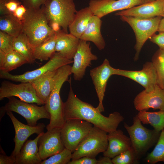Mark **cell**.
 <instances>
[{"instance_id":"cell-1","label":"cell","mask_w":164,"mask_h":164,"mask_svg":"<svg viewBox=\"0 0 164 164\" xmlns=\"http://www.w3.org/2000/svg\"><path fill=\"white\" fill-rule=\"evenodd\" d=\"M70 82L67 98L63 103L65 120L70 119L84 120L109 133L116 130L124 118L119 112L111 113L108 117L103 115L91 104L84 102L74 93Z\"/></svg>"},{"instance_id":"cell-2","label":"cell","mask_w":164,"mask_h":164,"mask_svg":"<svg viewBox=\"0 0 164 164\" xmlns=\"http://www.w3.org/2000/svg\"><path fill=\"white\" fill-rule=\"evenodd\" d=\"M71 66L69 64L63 66L56 71L54 77L50 96L44 105L50 116V122L46 127L47 130L55 128L61 129L65 122L63 113V102L60 92L63 83L68 80L72 73Z\"/></svg>"},{"instance_id":"cell-3","label":"cell","mask_w":164,"mask_h":164,"mask_svg":"<svg viewBox=\"0 0 164 164\" xmlns=\"http://www.w3.org/2000/svg\"><path fill=\"white\" fill-rule=\"evenodd\" d=\"M43 5L39 9H27L22 21V32L33 47L54 34L49 25Z\"/></svg>"},{"instance_id":"cell-4","label":"cell","mask_w":164,"mask_h":164,"mask_svg":"<svg viewBox=\"0 0 164 164\" xmlns=\"http://www.w3.org/2000/svg\"><path fill=\"white\" fill-rule=\"evenodd\" d=\"M124 127L129 136L131 146L139 160L150 149L155 146L161 133L143 126L137 114L133 118L132 125L130 126L125 123Z\"/></svg>"},{"instance_id":"cell-5","label":"cell","mask_w":164,"mask_h":164,"mask_svg":"<svg viewBox=\"0 0 164 164\" xmlns=\"http://www.w3.org/2000/svg\"><path fill=\"white\" fill-rule=\"evenodd\" d=\"M107 133L105 131L93 126L72 153V160L84 156L95 158L98 154L104 152L108 146Z\"/></svg>"},{"instance_id":"cell-6","label":"cell","mask_w":164,"mask_h":164,"mask_svg":"<svg viewBox=\"0 0 164 164\" xmlns=\"http://www.w3.org/2000/svg\"><path fill=\"white\" fill-rule=\"evenodd\" d=\"M162 17L158 16L150 19H141L130 16H120L121 20L130 25L135 34V61L138 60L142 49L146 41L158 32Z\"/></svg>"},{"instance_id":"cell-7","label":"cell","mask_w":164,"mask_h":164,"mask_svg":"<svg viewBox=\"0 0 164 164\" xmlns=\"http://www.w3.org/2000/svg\"><path fill=\"white\" fill-rule=\"evenodd\" d=\"M43 5L49 23L55 24L68 33V27L77 11L73 0H49Z\"/></svg>"},{"instance_id":"cell-8","label":"cell","mask_w":164,"mask_h":164,"mask_svg":"<svg viewBox=\"0 0 164 164\" xmlns=\"http://www.w3.org/2000/svg\"><path fill=\"white\" fill-rule=\"evenodd\" d=\"M73 62L72 60L65 58L56 52L45 64L39 68L19 75H13L9 72L0 71V78L16 82H30L49 71L56 70L63 66Z\"/></svg>"},{"instance_id":"cell-9","label":"cell","mask_w":164,"mask_h":164,"mask_svg":"<svg viewBox=\"0 0 164 164\" xmlns=\"http://www.w3.org/2000/svg\"><path fill=\"white\" fill-rule=\"evenodd\" d=\"M93 126L92 124L84 120H66L60 129L61 137L65 148L73 153Z\"/></svg>"},{"instance_id":"cell-10","label":"cell","mask_w":164,"mask_h":164,"mask_svg":"<svg viewBox=\"0 0 164 164\" xmlns=\"http://www.w3.org/2000/svg\"><path fill=\"white\" fill-rule=\"evenodd\" d=\"M8 98V101L5 106L6 111H13L21 115L25 119L28 125L35 126L40 119H50V115L45 105L39 106L18 100L14 97Z\"/></svg>"},{"instance_id":"cell-11","label":"cell","mask_w":164,"mask_h":164,"mask_svg":"<svg viewBox=\"0 0 164 164\" xmlns=\"http://www.w3.org/2000/svg\"><path fill=\"white\" fill-rule=\"evenodd\" d=\"M12 97H18L28 103L44 104L37 96L34 87L29 82L15 84L7 80L2 81L0 87V100Z\"/></svg>"},{"instance_id":"cell-12","label":"cell","mask_w":164,"mask_h":164,"mask_svg":"<svg viewBox=\"0 0 164 164\" xmlns=\"http://www.w3.org/2000/svg\"><path fill=\"white\" fill-rule=\"evenodd\" d=\"M123 76L132 80L143 86L148 92L152 91L157 84L156 71L152 62H146L138 71L114 68L113 75Z\"/></svg>"},{"instance_id":"cell-13","label":"cell","mask_w":164,"mask_h":164,"mask_svg":"<svg viewBox=\"0 0 164 164\" xmlns=\"http://www.w3.org/2000/svg\"><path fill=\"white\" fill-rule=\"evenodd\" d=\"M114 69L110 65L108 60L106 58L101 64L90 71V75L99 100L98 105L96 108L101 113L104 111L103 101L107 81L110 77L113 75Z\"/></svg>"},{"instance_id":"cell-14","label":"cell","mask_w":164,"mask_h":164,"mask_svg":"<svg viewBox=\"0 0 164 164\" xmlns=\"http://www.w3.org/2000/svg\"><path fill=\"white\" fill-rule=\"evenodd\" d=\"M97 56L91 52L90 43L80 39L77 51L73 57L71 73L74 80L79 81L84 77L87 68L91 62L96 60Z\"/></svg>"},{"instance_id":"cell-15","label":"cell","mask_w":164,"mask_h":164,"mask_svg":"<svg viewBox=\"0 0 164 164\" xmlns=\"http://www.w3.org/2000/svg\"><path fill=\"white\" fill-rule=\"evenodd\" d=\"M61 129L55 128L43 133L38 142L39 153L43 161L62 151L65 148L62 140Z\"/></svg>"},{"instance_id":"cell-16","label":"cell","mask_w":164,"mask_h":164,"mask_svg":"<svg viewBox=\"0 0 164 164\" xmlns=\"http://www.w3.org/2000/svg\"><path fill=\"white\" fill-rule=\"evenodd\" d=\"M141 4V0H91L88 7L94 15L101 19L112 12Z\"/></svg>"},{"instance_id":"cell-17","label":"cell","mask_w":164,"mask_h":164,"mask_svg":"<svg viewBox=\"0 0 164 164\" xmlns=\"http://www.w3.org/2000/svg\"><path fill=\"white\" fill-rule=\"evenodd\" d=\"M6 113L12 123L15 130V135L13 139L15 146L11 155L15 157L28 138L34 134L39 135L43 132L46 126L43 123H39L35 126L25 125L19 121L12 111H7Z\"/></svg>"},{"instance_id":"cell-18","label":"cell","mask_w":164,"mask_h":164,"mask_svg":"<svg viewBox=\"0 0 164 164\" xmlns=\"http://www.w3.org/2000/svg\"><path fill=\"white\" fill-rule=\"evenodd\" d=\"M133 104L135 109L139 111L150 108L164 111V89L157 84L151 91L144 90L136 96Z\"/></svg>"},{"instance_id":"cell-19","label":"cell","mask_w":164,"mask_h":164,"mask_svg":"<svg viewBox=\"0 0 164 164\" xmlns=\"http://www.w3.org/2000/svg\"><path fill=\"white\" fill-rule=\"evenodd\" d=\"M164 0H156L119 11L117 16H126L141 19H150L158 16H164L163 11Z\"/></svg>"},{"instance_id":"cell-20","label":"cell","mask_w":164,"mask_h":164,"mask_svg":"<svg viewBox=\"0 0 164 164\" xmlns=\"http://www.w3.org/2000/svg\"><path fill=\"white\" fill-rule=\"evenodd\" d=\"M108 146L107 149L103 152L104 156L112 159L131 147L129 137L125 135L120 129L108 133Z\"/></svg>"},{"instance_id":"cell-21","label":"cell","mask_w":164,"mask_h":164,"mask_svg":"<svg viewBox=\"0 0 164 164\" xmlns=\"http://www.w3.org/2000/svg\"><path fill=\"white\" fill-rule=\"evenodd\" d=\"M56 33L55 52L65 58L72 60L77 51L80 39L70 33H66L62 30Z\"/></svg>"},{"instance_id":"cell-22","label":"cell","mask_w":164,"mask_h":164,"mask_svg":"<svg viewBox=\"0 0 164 164\" xmlns=\"http://www.w3.org/2000/svg\"><path fill=\"white\" fill-rule=\"evenodd\" d=\"M43 133L38 135L34 139L25 142L15 157V164H40L42 160L39 153L38 142Z\"/></svg>"},{"instance_id":"cell-23","label":"cell","mask_w":164,"mask_h":164,"mask_svg":"<svg viewBox=\"0 0 164 164\" xmlns=\"http://www.w3.org/2000/svg\"><path fill=\"white\" fill-rule=\"evenodd\" d=\"M102 21L101 18L93 15L80 39L93 43L100 50L104 49L105 42L101 32Z\"/></svg>"},{"instance_id":"cell-24","label":"cell","mask_w":164,"mask_h":164,"mask_svg":"<svg viewBox=\"0 0 164 164\" xmlns=\"http://www.w3.org/2000/svg\"><path fill=\"white\" fill-rule=\"evenodd\" d=\"M56 70L49 71L29 82L34 87L37 96L44 104L51 94Z\"/></svg>"},{"instance_id":"cell-25","label":"cell","mask_w":164,"mask_h":164,"mask_svg":"<svg viewBox=\"0 0 164 164\" xmlns=\"http://www.w3.org/2000/svg\"><path fill=\"white\" fill-rule=\"evenodd\" d=\"M93 15L88 7L77 11L73 20L68 27L70 33L80 39Z\"/></svg>"},{"instance_id":"cell-26","label":"cell","mask_w":164,"mask_h":164,"mask_svg":"<svg viewBox=\"0 0 164 164\" xmlns=\"http://www.w3.org/2000/svg\"><path fill=\"white\" fill-rule=\"evenodd\" d=\"M26 63L25 58L13 50L7 53L0 50V71L9 72Z\"/></svg>"},{"instance_id":"cell-27","label":"cell","mask_w":164,"mask_h":164,"mask_svg":"<svg viewBox=\"0 0 164 164\" xmlns=\"http://www.w3.org/2000/svg\"><path fill=\"white\" fill-rule=\"evenodd\" d=\"M13 46V50L23 56L28 63L32 64L35 62L36 60L34 56V47L23 33L14 38Z\"/></svg>"},{"instance_id":"cell-28","label":"cell","mask_w":164,"mask_h":164,"mask_svg":"<svg viewBox=\"0 0 164 164\" xmlns=\"http://www.w3.org/2000/svg\"><path fill=\"white\" fill-rule=\"evenodd\" d=\"M57 38L56 32L39 45L34 47V56L36 60L46 61L50 59L56 52Z\"/></svg>"},{"instance_id":"cell-29","label":"cell","mask_w":164,"mask_h":164,"mask_svg":"<svg viewBox=\"0 0 164 164\" xmlns=\"http://www.w3.org/2000/svg\"><path fill=\"white\" fill-rule=\"evenodd\" d=\"M137 115L142 123L150 125L155 131L160 132L164 129V111L152 112L143 110L139 111Z\"/></svg>"},{"instance_id":"cell-30","label":"cell","mask_w":164,"mask_h":164,"mask_svg":"<svg viewBox=\"0 0 164 164\" xmlns=\"http://www.w3.org/2000/svg\"><path fill=\"white\" fill-rule=\"evenodd\" d=\"M0 31L16 37L22 32V22L12 14L0 15Z\"/></svg>"},{"instance_id":"cell-31","label":"cell","mask_w":164,"mask_h":164,"mask_svg":"<svg viewBox=\"0 0 164 164\" xmlns=\"http://www.w3.org/2000/svg\"><path fill=\"white\" fill-rule=\"evenodd\" d=\"M151 62L156 71L157 84L164 89V50H158L153 56Z\"/></svg>"},{"instance_id":"cell-32","label":"cell","mask_w":164,"mask_h":164,"mask_svg":"<svg viewBox=\"0 0 164 164\" xmlns=\"http://www.w3.org/2000/svg\"><path fill=\"white\" fill-rule=\"evenodd\" d=\"M146 162L150 164L159 162H164V129L161 131L159 139L153 150L145 157Z\"/></svg>"},{"instance_id":"cell-33","label":"cell","mask_w":164,"mask_h":164,"mask_svg":"<svg viewBox=\"0 0 164 164\" xmlns=\"http://www.w3.org/2000/svg\"><path fill=\"white\" fill-rule=\"evenodd\" d=\"M113 164H136L139 163L135 152L131 146L129 149L112 159Z\"/></svg>"},{"instance_id":"cell-34","label":"cell","mask_w":164,"mask_h":164,"mask_svg":"<svg viewBox=\"0 0 164 164\" xmlns=\"http://www.w3.org/2000/svg\"><path fill=\"white\" fill-rule=\"evenodd\" d=\"M72 152L65 149L61 152L42 161L40 164H68L71 159Z\"/></svg>"},{"instance_id":"cell-35","label":"cell","mask_w":164,"mask_h":164,"mask_svg":"<svg viewBox=\"0 0 164 164\" xmlns=\"http://www.w3.org/2000/svg\"><path fill=\"white\" fill-rule=\"evenodd\" d=\"M21 4L19 0H0V15L13 14Z\"/></svg>"},{"instance_id":"cell-36","label":"cell","mask_w":164,"mask_h":164,"mask_svg":"<svg viewBox=\"0 0 164 164\" xmlns=\"http://www.w3.org/2000/svg\"><path fill=\"white\" fill-rule=\"evenodd\" d=\"M15 37L0 31V50L7 53L13 50Z\"/></svg>"},{"instance_id":"cell-37","label":"cell","mask_w":164,"mask_h":164,"mask_svg":"<svg viewBox=\"0 0 164 164\" xmlns=\"http://www.w3.org/2000/svg\"><path fill=\"white\" fill-rule=\"evenodd\" d=\"M27 9L36 10L45 5L49 0H19Z\"/></svg>"},{"instance_id":"cell-38","label":"cell","mask_w":164,"mask_h":164,"mask_svg":"<svg viewBox=\"0 0 164 164\" xmlns=\"http://www.w3.org/2000/svg\"><path fill=\"white\" fill-rule=\"evenodd\" d=\"M149 39L151 42L158 46L159 49L164 50V32L155 34Z\"/></svg>"},{"instance_id":"cell-39","label":"cell","mask_w":164,"mask_h":164,"mask_svg":"<svg viewBox=\"0 0 164 164\" xmlns=\"http://www.w3.org/2000/svg\"><path fill=\"white\" fill-rule=\"evenodd\" d=\"M97 160L95 158L84 156L70 161L68 164H97Z\"/></svg>"},{"instance_id":"cell-40","label":"cell","mask_w":164,"mask_h":164,"mask_svg":"<svg viewBox=\"0 0 164 164\" xmlns=\"http://www.w3.org/2000/svg\"><path fill=\"white\" fill-rule=\"evenodd\" d=\"M15 157L7 155L0 146V164H15Z\"/></svg>"},{"instance_id":"cell-41","label":"cell","mask_w":164,"mask_h":164,"mask_svg":"<svg viewBox=\"0 0 164 164\" xmlns=\"http://www.w3.org/2000/svg\"><path fill=\"white\" fill-rule=\"evenodd\" d=\"M27 9L22 4L20 5L13 14V15L19 20L22 22Z\"/></svg>"},{"instance_id":"cell-42","label":"cell","mask_w":164,"mask_h":164,"mask_svg":"<svg viewBox=\"0 0 164 164\" xmlns=\"http://www.w3.org/2000/svg\"><path fill=\"white\" fill-rule=\"evenodd\" d=\"M111 159L108 156L104 155L97 160V164H113Z\"/></svg>"},{"instance_id":"cell-43","label":"cell","mask_w":164,"mask_h":164,"mask_svg":"<svg viewBox=\"0 0 164 164\" xmlns=\"http://www.w3.org/2000/svg\"><path fill=\"white\" fill-rule=\"evenodd\" d=\"M161 19L159 24L158 32H164V17Z\"/></svg>"},{"instance_id":"cell-44","label":"cell","mask_w":164,"mask_h":164,"mask_svg":"<svg viewBox=\"0 0 164 164\" xmlns=\"http://www.w3.org/2000/svg\"><path fill=\"white\" fill-rule=\"evenodd\" d=\"M6 112L5 106L2 107L0 108V119L4 115L5 113Z\"/></svg>"},{"instance_id":"cell-45","label":"cell","mask_w":164,"mask_h":164,"mask_svg":"<svg viewBox=\"0 0 164 164\" xmlns=\"http://www.w3.org/2000/svg\"><path fill=\"white\" fill-rule=\"evenodd\" d=\"M156 0H141V4Z\"/></svg>"},{"instance_id":"cell-46","label":"cell","mask_w":164,"mask_h":164,"mask_svg":"<svg viewBox=\"0 0 164 164\" xmlns=\"http://www.w3.org/2000/svg\"><path fill=\"white\" fill-rule=\"evenodd\" d=\"M163 14H164V16L163 17H164V4L163 6Z\"/></svg>"}]
</instances>
